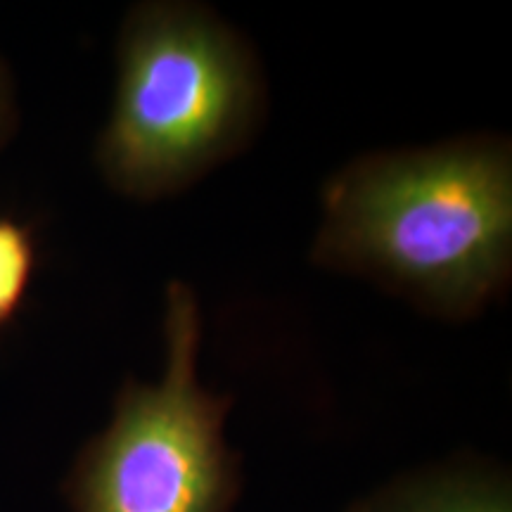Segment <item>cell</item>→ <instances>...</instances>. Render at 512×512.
<instances>
[{
  "label": "cell",
  "mask_w": 512,
  "mask_h": 512,
  "mask_svg": "<svg viewBox=\"0 0 512 512\" xmlns=\"http://www.w3.org/2000/svg\"><path fill=\"white\" fill-rule=\"evenodd\" d=\"M19 124V110H17V95H15V81L8 64L0 57V147L8 145V140L15 136Z\"/></svg>",
  "instance_id": "6"
},
{
  "label": "cell",
  "mask_w": 512,
  "mask_h": 512,
  "mask_svg": "<svg viewBox=\"0 0 512 512\" xmlns=\"http://www.w3.org/2000/svg\"><path fill=\"white\" fill-rule=\"evenodd\" d=\"M264 117V72L240 31L207 5L150 0L121 24L95 164L128 200H162L245 152Z\"/></svg>",
  "instance_id": "2"
},
{
  "label": "cell",
  "mask_w": 512,
  "mask_h": 512,
  "mask_svg": "<svg viewBox=\"0 0 512 512\" xmlns=\"http://www.w3.org/2000/svg\"><path fill=\"white\" fill-rule=\"evenodd\" d=\"M38 268L34 228L0 214V330L19 316Z\"/></svg>",
  "instance_id": "5"
},
{
  "label": "cell",
  "mask_w": 512,
  "mask_h": 512,
  "mask_svg": "<svg viewBox=\"0 0 512 512\" xmlns=\"http://www.w3.org/2000/svg\"><path fill=\"white\" fill-rule=\"evenodd\" d=\"M311 259L430 316H477L512 273L510 143L479 133L356 157L325 183Z\"/></svg>",
  "instance_id": "1"
},
{
  "label": "cell",
  "mask_w": 512,
  "mask_h": 512,
  "mask_svg": "<svg viewBox=\"0 0 512 512\" xmlns=\"http://www.w3.org/2000/svg\"><path fill=\"white\" fill-rule=\"evenodd\" d=\"M354 512H512V494L501 475L453 467L403 479Z\"/></svg>",
  "instance_id": "4"
},
{
  "label": "cell",
  "mask_w": 512,
  "mask_h": 512,
  "mask_svg": "<svg viewBox=\"0 0 512 512\" xmlns=\"http://www.w3.org/2000/svg\"><path fill=\"white\" fill-rule=\"evenodd\" d=\"M166 366L155 384L126 380L110 425L67 479L74 512H228L235 458L223 437L230 399L197 380L202 313L181 280L166 287Z\"/></svg>",
  "instance_id": "3"
}]
</instances>
